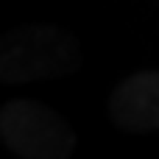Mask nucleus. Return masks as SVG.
Listing matches in <instances>:
<instances>
[{"label":"nucleus","instance_id":"f257e3e1","mask_svg":"<svg viewBox=\"0 0 159 159\" xmlns=\"http://www.w3.org/2000/svg\"><path fill=\"white\" fill-rule=\"evenodd\" d=\"M78 67V45L56 25H22L6 34L0 48V78L25 84L67 75Z\"/></svg>","mask_w":159,"mask_h":159},{"label":"nucleus","instance_id":"f03ea898","mask_svg":"<svg viewBox=\"0 0 159 159\" xmlns=\"http://www.w3.org/2000/svg\"><path fill=\"white\" fill-rule=\"evenodd\" d=\"M0 134L6 145L25 159H70L75 131L70 123L39 101H8L0 112Z\"/></svg>","mask_w":159,"mask_h":159},{"label":"nucleus","instance_id":"7ed1b4c3","mask_svg":"<svg viewBox=\"0 0 159 159\" xmlns=\"http://www.w3.org/2000/svg\"><path fill=\"white\" fill-rule=\"evenodd\" d=\"M109 112L117 126L129 131L159 129V70L129 75L112 95Z\"/></svg>","mask_w":159,"mask_h":159}]
</instances>
